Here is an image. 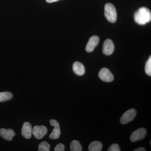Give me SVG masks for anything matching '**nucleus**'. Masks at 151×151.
<instances>
[{
  "label": "nucleus",
  "instance_id": "f257e3e1",
  "mask_svg": "<svg viewBox=\"0 0 151 151\" xmlns=\"http://www.w3.org/2000/svg\"><path fill=\"white\" fill-rule=\"evenodd\" d=\"M134 18L135 22L139 25H145L151 21V13L147 8L143 7L135 13Z\"/></svg>",
  "mask_w": 151,
  "mask_h": 151
},
{
  "label": "nucleus",
  "instance_id": "f03ea898",
  "mask_svg": "<svg viewBox=\"0 0 151 151\" xmlns=\"http://www.w3.org/2000/svg\"><path fill=\"white\" fill-rule=\"evenodd\" d=\"M105 16L108 21L111 23H115L116 21L117 12L116 8L111 3L105 5Z\"/></svg>",
  "mask_w": 151,
  "mask_h": 151
},
{
  "label": "nucleus",
  "instance_id": "7ed1b4c3",
  "mask_svg": "<svg viewBox=\"0 0 151 151\" xmlns=\"http://www.w3.org/2000/svg\"><path fill=\"white\" fill-rule=\"evenodd\" d=\"M137 115V111L134 109H131L126 111L120 119L122 124H128L134 120Z\"/></svg>",
  "mask_w": 151,
  "mask_h": 151
},
{
  "label": "nucleus",
  "instance_id": "20e7f679",
  "mask_svg": "<svg viewBox=\"0 0 151 151\" xmlns=\"http://www.w3.org/2000/svg\"><path fill=\"white\" fill-rule=\"evenodd\" d=\"M147 134V131L145 128H140L132 133L130 136V140L131 142H137L138 141L142 140L145 137Z\"/></svg>",
  "mask_w": 151,
  "mask_h": 151
},
{
  "label": "nucleus",
  "instance_id": "39448f33",
  "mask_svg": "<svg viewBox=\"0 0 151 151\" xmlns=\"http://www.w3.org/2000/svg\"><path fill=\"white\" fill-rule=\"evenodd\" d=\"M98 76L101 80L106 82H111L114 79L113 74L109 69L105 68L100 70Z\"/></svg>",
  "mask_w": 151,
  "mask_h": 151
},
{
  "label": "nucleus",
  "instance_id": "423d86ee",
  "mask_svg": "<svg viewBox=\"0 0 151 151\" xmlns=\"http://www.w3.org/2000/svg\"><path fill=\"white\" fill-rule=\"evenodd\" d=\"M47 132V128L44 126H36L33 128L32 131L33 134L37 139H42Z\"/></svg>",
  "mask_w": 151,
  "mask_h": 151
},
{
  "label": "nucleus",
  "instance_id": "0eeeda50",
  "mask_svg": "<svg viewBox=\"0 0 151 151\" xmlns=\"http://www.w3.org/2000/svg\"><path fill=\"white\" fill-rule=\"evenodd\" d=\"M50 124L51 126L54 127V129L50 135L49 138L52 139H58L60 135V130L59 123L56 120L51 119L50 121Z\"/></svg>",
  "mask_w": 151,
  "mask_h": 151
},
{
  "label": "nucleus",
  "instance_id": "6e6552de",
  "mask_svg": "<svg viewBox=\"0 0 151 151\" xmlns=\"http://www.w3.org/2000/svg\"><path fill=\"white\" fill-rule=\"evenodd\" d=\"M115 49L114 43L110 39H107L104 42L103 45V53L105 55H111Z\"/></svg>",
  "mask_w": 151,
  "mask_h": 151
},
{
  "label": "nucleus",
  "instance_id": "1a4fd4ad",
  "mask_svg": "<svg viewBox=\"0 0 151 151\" xmlns=\"http://www.w3.org/2000/svg\"><path fill=\"white\" fill-rule=\"evenodd\" d=\"M100 41V38L97 36H93L89 39L86 47V50L87 52H92L98 45Z\"/></svg>",
  "mask_w": 151,
  "mask_h": 151
},
{
  "label": "nucleus",
  "instance_id": "9d476101",
  "mask_svg": "<svg viewBox=\"0 0 151 151\" xmlns=\"http://www.w3.org/2000/svg\"><path fill=\"white\" fill-rule=\"evenodd\" d=\"M32 127L31 125L28 122H24L22 129V135L24 138L29 139L32 135Z\"/></svg>",
  "mask_w": 151,
  "mask_h": 151
},
{
  "label": "nucleus",
  "instance_id": "9b49d317",
  "mask_svg": "<svg viewBox=\"0 0 151 151\" xmlns=\"http://www.w3.org/2000/svg\"><path fill=\"white\" fill-rule=\"evenodd\" d=\"M15 135L14 131L11 129H0V136L6 140L11 141Z\"/></svg>",
  "mask_w": 151,
  "mask_h": 151
},
{
  "label": "nucleus",
  "instance_id": "f8f14e48",
  "mask_svg": "<svg viewBox=\"0 0 151 151\" xmlns=\"http://www.w3.org/2000/svg\"><path fill=\"white\" fill-rule=\"evenodd\" d=\"M73 70L74 73L78 76H82L85 73V68L81 63L76 61L73 63Z\"/></svg>",
  "mask_w": 151,
  "mask_h": 151
},
{
  "label": "nucleus",
  "instance_id": "ddd939ff",
  "mask_svg": "<svg viewBox=\"0 0 151 151\" xmlns=\"http://www.w3.org/2000/svg\"><path fill=\"white\" fill-rule=\"evenodd\" d=\"M103 145L98 141H95L90 143L88 147L89 151H100L102 150Z\"/></svg>",
  "mask_w": 151,
  "mask_h": 151
},
{
  "label": "nucleus",
  "instance_id": "4468645a",
  "mask_svg": "<svg viewBox=\"0 0 151 151\" xmlns=\"http://www.w3.org/2000/svg\"><path fill=\"white\" fill-rule=\"evenodd\" d=\"M13 95L11 92H0V102H5L11 100Z\"/></svg>",
  "mask_w": 151,
  "mask_h": 151
},
{
  "label": "nucleus",
  "instance_id": "2eb2a0df",
  "mask_svg": "<svg viewBox=\"0 0 151 151\" xmlns=\"http://www.w3.org/2000/svg\"><path fill=\"white\" fill-rule=\"evenodd\" d=\"M81 144L78 141L73 140L70 144V150L71 151H82Z\"/></svg>",
  "mask_w": 151,
  "mask_h": 151
},
{
  "label": "nucleus",
  "instance_id": "dca6fc26",
  "mask_svg": "<svg viewBox=\"0 0 151 151\" xmlns=\"http://www.w3.org/2000/svg\"><path fill=\"white\" fill-rule=\"evenodd\" d=\"M50 149V145L46 142H43L39 145V151H49Z\"/></svg>",
  "mask_w": 151,
  "mask_h": 151
},
{
  "label": "nucleus",
  "instance_id": "f3484780",
  "mask_svg": "<svg viewBox=\"0 0 151 151\" xmlns=\"http://www.w3.org/2000/svg\"><path fill=\"white\" fill-rule=\"evenodd\" d=\"M145 71L147 75L151 76V56H150L149 59L146 62Z\"/></svg>",
  "mask_w": 151,
  "mask_h": 151
},
{
  "label": "nucleus",
  "instance_id": "a211bd4d",
  "mask_svg": "<svg viewBox=\"0 0 151 151\" xmlns=\"http://www.w3.org/2000/svg\"><path fill=\"white\" fill-rule=\"evenodd\" d=\"M108 151H120V147L118 144H114L110 146L108 150Z\"/></svg>",
  "mask_w": 151,
  "mask_h": 151
},
{
  "label": "nucleus",
  "instance_id": "6ab92c4d",
  "mask_svg": "<svg viewBox=\"0 0 151 151\" xmlns=\"http://www.w3.org/2000/svg\"><path fill=\"white\" fill-rule=\"evenodd\" d=\"M65 150V147L63 144L59 143L55 148V151H64Z\"/></svg>",
  "mask_w": 151,
  "mask_h": 151
},
{
  "label": "nucleus",
  "instance_id": "aec40b11",
  "mask_svg": "<svg viewBox=\"0 0 151 151\" xmlns=\"http://www.w3.org/2000/svg\"><path fill=\"white\" fill-rule=\"evenodd\" d=\"M146 150L145 148L142 147H141L139 148L136 149L134 151H145Z\"/></svg>",
  "mask_w": 151,
  "mask_h": 151
},
{
  "label": "nucleus",
  "instance_id": "412c9836",
  "mask_svg": "<svg viewBox=\"0 0 151 151\" xmlns=\"http://www.w3.org/2000/svg\"><path fill=\"white\" fill-rule=\"evenodd\" d=\"M60 0H46L47 2L49 3H51L55 2L58 1Z\"/></svg>",
  "mask_w": 151,
  "mask_h": 151
}]
</instances>
